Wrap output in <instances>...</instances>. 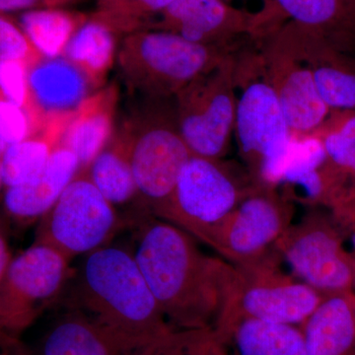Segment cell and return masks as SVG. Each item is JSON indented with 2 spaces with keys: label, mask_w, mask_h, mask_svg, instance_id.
<instances>
[{
  "label": "cell",
  "mask_w": 355,
  "mask_h": 355,
  "mask_svg": "<svg viewBox=\"0 0 355 355\" xmlns=\"http://www.w3.org/2000/svg\"><path fill=\"white\" fill-rule=\"evenodd\" d=\"M130 249L172 329H216L235 268L205 254L183 229L153 216L135 219Z\"/></svg>",
  "instance_id": "obj_1"
},
{
  "label": "cell",
  "mask_w": 355,
  "mask_h": 355,
  "mask_svg": "<svg viewBox=\"0 0 355 355\" xmlns=\"http://www.w3.org/2000/svg\"><path fill=\"white\" fill-rule=\"evenodd\" d=\"M60 300L135 350L172 329L128 246L110 243L84 256Z\"/></svg>",
  "instance_id": "obj_2"
},
{
  "label": "cell",
  "mask_w": 355,
  "mask_h": 355,
  "mask_svg": "<svg viewBox=\"0 0 355 355\" xmlns=\"http://www.w3.org/2000/svg\"><path fill=\"white\" fill-rule=\"evenodd\" d=\"M173 99L142 98L123 121L130 135L140 211L163 220L180 173L193 156L182 137Z\"/></svg>",
  "instance_id": "obj_3"
},
{
  "label": "cell",
  "mask_w": 355,
  "mask_h": 355,
  "mask_svg": "<svg viewBox=\"0 0 355 355\" xmlns=\"http://www.w3.org/2000/svg\"><path fill=\"white\" fill-rule=\"evenodd\" d=\"M237 60L234 133L248 174L258 186L277 188L293 149L294 139L277 95L263 76L260 55Z\"/></svg>",
  "instance_id": "obj_4"
},
{
  "label": "cell",
  "mask_w": 355,
  "mask_h": 355,
  "mask_svg": "<svg viewBox=\"0 0 355 355\" xmlns=\"http://www.w3.org/2000/svg\"><path fill=\"white\" fill-rule=\"evenodd\" d=\"M229 53V48L191 43L174 33L142 30L125 37L116 58L133 92L142 98L173 99Z\"/></svg>",
  "instance_id": "obj_5"
},
{
  "label": "cell",
  "mask_w": 355,
  "mask_h": 355,
  "mask_svg": "<svg viewBox=\"0 0 355 355\" xmlns=\"http://www.w3.org/2000/svg\"><path fill=\"white\" fill-rule=\"evenodd\" d=\"M280 258L275 250L254 263L233 265L234 277L214 331L239 318L300 327L304 323L324 295L284 272L279 266Z\"/></svg>",
  "instance_id": "obj_6"
},
{
  "label": "cell",
  "mask_w": 355,
  "mask_h": 355,
  "mask_svg": "<svg viewBox=\"0 0 355 355\" xmlns=\"http://www.w3.org/2000/svg\"><path fill=\"white\" fill-rule=\"evenodd\" d=\"M256 186L222 160L193 155L180 173L164 220L209 247L226 217Z\"/></svg>",
  "instance_id": "obj_7"
},
{
  "label": "cell",
  "mask_w": 355,
  "mask_h": 355,
  "mask_svg": "<svg viewBox=\"0 0 355 355\" xmlns=\"http://www.w3.org/2000/svg\"><path fill=\"white\" fill-rule=\"evenodd\" d=\"M236 69L237 58L229 53L175 96L178 125L193 156L222 160L227 153L237 111Z\"/></svg>",
  "instance_id": "obj_8"
},
{
  "label": "cell",
  "mask_w": 355,
  "mask_h": 355,
  "mask_svg": "<svg viewBox=\"0 0 355 355\" xmlns=\"http://www.w3.org/2000/svg\"><path fill=\"white\" fill-rule=\"evenodd\" d=\"M62 253L34 242L13 257L0 282V340L16 338L62 298L73 268Z\"/></svg>",
  "instance_id": "obj_9"
},
{
  "label": "cell",
  "mask_w": 355,
  "mask_h": 355,
  "mask_svg": "<svg viewBox=\"0 0 355 355\" xmlns=\"http://www.w3.org/2000/svg\"><path fill=\"white\" fill-rule=\"evenodd\" d=\"M39 221L35 242L53 248L70 261L109 245L128 227L85 173L76 175Z\"/></svg>",
  "instance_id": "obj_10"
},
{
  "label": "cell",
  "mask_w": 355,
  "mask_h": 355,
  "mask_svg": "<svg viewBox=\"0 0 355 355\" xmlns=\"http://www.w3.org/2000/svg\"><path fill=\"white\" fill-rule=\"evenodd\" d=\"M275 249L294 275L323 295L352 291L355 258L331 216L313 210L292 223Z\"/></svg>",
  "instance_id": "obj_11"
},
{
  "label": "cell",
  "mask_w": 355,
  "mask_h": 355,
  "mask_svg": "<svg viewBox=\"0 0 355 355\" xmlns=\"http://www.w3.org/2000/svg\"><path fill=\"white\" fill-rule=\"evenodd\" d=\"M293 216V202L277 188L256 186L226 217L209 247L232 265L254 263L275 251Z\"/></svg>",
  "instance_id": "obj_12"
},
{
  "label": "cell",
  "mask_w": 355,
  "mask_h": 355,
  "mask_svg": "<svg viewBox=\"0 0 355 355\" xmlns=\"http://www.w3.org/2000/svg\"><path fill=\"white\" fill-rule=\"evenodd\" d=\"M260 55L263 76L272 86L294 140L305 139L331 114L304 62L292 50L279 27L263 39Z\"/></svg>",
  "instance_id": "obj_13"
},
{
  "label": "cell",
  "mask_w": 355,
  "mask_h": 355,
  "mask_svg": "<svg viewBox=\"0 0 355 355\" xmlns=\"http://www.w3.org/2000/svg\"><path fill=\"white\" fill-rule=\"evenodd\" d=\"M148 30L174 33L191 43L221 48H228L243 35L260 40L266 35L260 12H247L224 0H174Z\"/></svg>",
  "instance_id": "obj_14"
},
{
  "label": "cell",
  "mask_w": 355,
  "mask_h": 355,
  "mask_svg": "<svg viewBox=\"0 0 355 355\" xmlns=\"http://www.w3.org/2000/svg\"><path fill=\"white\" fill-rule=\"evenodd\" d=\"M296 55L309 69L322 100L333 112L355 110V60L321 35L289 21L279 27Z\"/></svg>",
  "instance_id": "obj_15"
},
{
  "label": "cell",
  "mask_w": 355,
  "mask_h": 355,
  "mask_svg": "<svg viewBox=\"0 0 355 355\" xmlns=\"http://www.w3.org/2000/svg\"><path fill=\"white\" fill-rule=\"evenodd\" d=\"M80 170L76 154L60 144L39 176L28 183L6 189L7 216L20 223L40 220L51 209Z\"/></svg>",
  "instance_id": "obj_16"
},
{
  "label": "cell",
  "mask_w": 355,
  "mask_h": 355,
  "mask_svg": "<svg viewBox=\"0 0 355 355\" xmlns=\"http://www.w3.org/2000/svg\"><path fill=\"white\" fill-rule=\"evenodd\" d=\"M44 331L35 355H135L113 334L92 318L64 306Z\"/></svg>",
  "instance_id": "obj_17"
},
{
  "label": "cell",
  "mask_w": 355,
  "mask_h": 355,
  "mask_svg": "<svg viewBox=\"0 0 355 355\" xmlns=\"http://www.w3.org/2000/svg\"><path fill=\"white\" fill-rule=\"evenodd\" d=\"M118 101V87L111 85L88 95L72 112L62 144L76 154L78 173L87 170L111 139Z\"/></svg>",
  "instance_id": "obj_18"
},
{
  "label": "cell",
  "mask_w": 355,
  "mask_h": 355,
  "mask_svg": "<svg viewBox=\"0 0 355 355\" xmlns=\"http://www.w3.org/2000/svg\"><path fill=\"white\" fill-rule=\"evenodd\" d=\"M301 329L307 355H355L354 291L324 295Z\"/></svg>",
  "instance_id": "obj_19"
},
{
  "label": "cell",
  "mask_w": 355,
  "mask_h": 355,
  "mask_svg": "<svg viewBox=\"0 0 355 355\" xmlns=\"http://www.w3.org/2000/svg\"><path fill=\"white\" fill-rule=\"evenodd\" d=\"M230 355H307L300 326L239 318L214 331Z\"/></svg>",
  "instance_id": "obj_20"
},
{
  "label": "cell",
  "mask_w": 355,
  "mask_h": 355,
  "mask_svg": "<svg viewBox=\"0 0 355 355\" xmlns=\"http://www.w3.org/2000/svg\"><path fill=\"white\" fill-rule=\"evenodd\" d=\"M72 112L48 114L39 130L4 149L1 158L4 189L28 183L41 174L62 144Z\"/></svg>",
  "instance_id": "obj_21"
},
{
  "label": "cell",
  "mask_w": 355,
  "mask_h": 355,
  "mask_svg": "<svg viewBox=\"0 0 355 355\" xmlns=\"http://www.w3.org/2000/svg\"><path fill=\"white\" fill-rule=\"evenodd\" d=\"M83 173L116 210L132 205L137 216H144L139 207L132 166V144L125 123L114 130L108 144Z\"/></svg>",
  "instance_id": "obj_22"
},
{
  "label": "cell",
  "mask_w": 355,
  "mask_h": 355,
  "mask_svg": "<svg viewBox=\"0 0 355 355\" xmlns=\"http://www.w3.org/2000/svg\"><path fill=\"white\" fill-rule=\"evenodd\" d=\"M32 99L44 114L74 111L87 97V79L65 58H44L29 69Z\"/></svg>",
  "instance_id": "obj_23"
},
{
  "label": "cell",
  "mask_w": 355,
  "mask_h": 355,
  "mask_svg": "<svg viewBox=\"0 0 355 355\" xmlns=\"http://www.w3.org/2000/svg\"><path fill=\"white\" fill-rule=\"evenodd\" d=\"M280 18L309 28L340 50L355 46V16L343 0H272Z\"/></svg>",
  "instance_id": "obj_24"
},
{
  "label": "cell",
  "mask_w": 355,
  "mask_h": 355,
  "mask_svg": "<svg viewBox=\"0 0 355 355\" xmlns=\"http://www.w3.org/2000/svg\"><path fill=\"white\" fill-rule=\"evenodd\" d=\"M116 37L90 15L67 44L64 58L83 72L90 87L105 83L116 58Z\"/></svg>",
  "instance_id": "obj_25"
},
{
  "label": "cell",
  "mask_w": 355,
  "mask_h": 355,
  "mask_svg": "<svg viewBox=\"0 0 355 355\" xmlns=\"http://www.w3.org/2000/svg\"><path fill=\"white\" fill-rule=\"evenodd\" d=\"M88 18L86 14L46 7L25 11L18 25L37 51L51 60L64 57L70 40Z\"/></svg>",
  "instance_id": "obj_26"
},
{
  "label": "cell",
  "mask_w": 355,
  "mask_h": 355,
  "mask_svg": "<svg viewBox=\"0 0 355 355\" xmlns=\"http://www.w3.org/2000/svg\"><path fill=\"white\" fill-rule=\"evenodd\" d=\"M311 135L321 141L329 162L342 181L343 195L355 193V110L333 112Z\"/></svg>",
  "instance_id": "obj_27"
},
{
  "label": "cell",
  "mask_w": 355,
  "mask_h": 355,
  "mask_svg": "<svg viewBox=\"0 0 355 355\" xmlns=\"http://www.w3.org/2000/svg\"><path fill=\"white\" fill-rule=\"evenodd\" d=\"M174 0H97L92 17L116 35L128 36L148 30L153 16L159 15Z\"/></svg>",
  "instance_id": "obj_28"
},
{
  "label": "cell",
  "mask_w": 355,
  "mask_h": 355,
  "mask_svg": "<svg viewBox=\"0 0 355 355\" xmlns=\"http://www.w3.org/2000/svg\"><path fill=\"white\" fill-rule=\"evenodd\" d=\"M219 345L210 329H171L140 347L135 355H217Z\"/></svg>",
  "instance_id": "obj_29"
},
{
  "label": "cell",
  "mask_w": 355,
  "mask_h": 355,
  "mask_svg": "<svg viewBox=\"0 0 355 355\" xmlns=\"http://www.w3.org/2000/svg\"><path fill=\"white\" fill-rule=\"evenodd\" d=\"M18 23L0 14V62L20 60L29 69L44 60Z\"/></svg>",
  "instance_id": "obj_30"
},
{
  "label": "cell",
  "mask_w": 355,
  "mask_h": 355,
  "mask_svg": "<svg viewBox=\"0 0 355 355\" xmlns=\"http://www.w3.org/2000/svg\"><path fill=\"white\" fill-rule=\"evenodd\" d=\"M34 132L29 114L0 95V146L22 141Z\"/></svg>",
  "instance_id": "obj_31"
},
{
  "label": "cell",
  "mask_w": 355,
  "mask_h": 355,
  "mask_svg": "<svg viewBox=\"0 0 355 355\" xmlns=\"http://www.w3.org/2000/svg\"><path fill=\"white\" fill-rule=\"evenodd\" d=\"M329 209L331 216L343 236H347L355 257V193H347L336 200Z\"/></svg>",
  "instance_id": "obj_32"
},
{
  "label": "cell",
  "mask_w": 355,
  "mask_h": 355,
  "mask_svg": "<svg viewBox=\"0 0 355 355\" xmlns=\"http://www.w3.org/2000/svg\"><path fill=\"white\" fill-rule=\"evenodd\" d=\"M43 6L42 0H0V14L28 11Z\"/></svg>",
  "instance_id": "obj_33"
},
{
  "label": "cell",
  "mask_w": 355,
  "mask_h": 355,
  "mask_svg": "<svg viewBox=\"0 0 355 355\" xmlns=\"http://www.w3.org/2000/svg\"><path fill=\"white\" fill-rule=\"evenodd\" d=\"M12 258L13 256L11 254L6 231L0 225V282L3 279L7 268H8ZM0 343H1V340H0Z\"/></svg>",
  "instance_id": "obj_34"
},
{
  "label": "cell",
  "mask_w": 355,
  "mask_h": 355,
  "mask_svg": "<svg viewBox=\"0 0 355 355\" xmlns=\"http://www.w3.org/2000/svg\"><path fill=\"white\" fill-rule=\"evenodd\" d=\"M1 345L7 349L6 355H35L18 343L16 338H7L2 340Z\"/></svg>",
  "instance_id": "obj_35"
},
{
  "label": "cell",
  "mask_w": 355,
  "mask_h": 355,
  "mask_svg": "<svg viewBox=\"0 0 355 355\" xmlns=\"http://www.w3.org/2000/svg\"><path fill=\"white\" fill-rule=\"evenodd\" d=\"M71 1L72 0H42L43 6L50 8H60Z\"/></svg>",
  "instance_id": "obj_36"
},
{
  "label": "cell",
  "mask_w": 355,
  "mask_h": 355,
  "mask_svg": "<svg viewBox=\"0 0 355 355\" xmlns=\"http://www.w3.org/2000/svg\"><path fill=\"white\" fill-rule=\"evenodd\" d=\"M263 2H265V7H263V10L266 11V12L277 15V10L273 7L272 0H263Z\"/></svg>",
  "instance_id": "obj_37"
},
{
  "label": "cell",
  "mask_w": 355,
  "mask_h": 355,
  "mask_svg": "<svg viewBox=\"0 0 355 355\" xmlns=\"http://www.w3.org/2000/svg\"><path fill=\"white\" fill-rule=\"evenodd\" d=\"M4 149H6V147L0 146V191H1V189L3 188V181H2V171H1V158H2V153H3Z\"/></svg>",
  "instance_id": "obj_38"
},
{
  "label": "cell",
  "mask_w": 355,
  "mask_h": 355,
  "mask_svg": "<svg viewBox=\"0 0 355 355\" xmlns=\"http://www.w3.org/2000/svg\"><path fill=\"white\" fill-rule=\"evenodd\" d=\"M343 1H345V6L349 7L350 12L355 16V0H343Z\"/></svg>",
  "instance_id": "obj_39"
},
{
  "label": "cell",
  "mask_w": 355,
  "mask_h": 355,
  "mask_svg": "<svg viewBox=\"0 0 355 355\" xmlns=\"http://www.w3.org/2000/svg\"><path fill=\"white\" fill-rule=\"evenodd\" d=\"M217 355H230L227 352V349H225L223 345L220 343V345H219L218 352H217Z\"/></svg>",
  "instance_id": "obj_40"
},
{
  "label": "cell",
  "mask_w": 355,
  "mask_h": 355,
  "mask_svg": "<svg viewBox=\"0 0 355 355\" xmlns=\"http://www.w3.org/2000/svg\"><path fill=\"white\" fill-rule=\"evenodd\" d=\"M355 258V257H354ZM352 291H354L355 295V268H354V286H352Z\"/></svg>",
  "instance_id": "obj_41"
}]
</instances>
